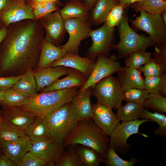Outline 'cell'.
Masks as SVG:
<instances>
[{
	"mask_svg": "<svg viewBox=\"0 0 166 166\" xmlns=\"http://www.w3.org/2000/svg\"><path fill=\"white\" fill-rule=\"evenodd\" d=\"M118 2L117 0H97L89 13V20L92 25H98L104 22L110 11Z\"/></svg>",
	"mask_w": 166,
	"mask_h": 166,
	"instance_id": "d4e9b609",
	"label": "cell"
},
{
	"mask_svg": "<svg viewBox=\"0 0 166 166\" xmlns=\"http://www.w3.org/2000/svg\"><path fill=\"white\" fill-rule=\"evenodd\" d=\"M45 31L38 20L25 19L10 24L0 44V76L22 75L36 69Z\"/></svg>",
	"mask_w": 166,
	"mask_h": 166,
	"instance_id": "6da1fadb",
	"label": "cell"
},
{
	"mask_svg": "<svg viewBox=\"0 0 166 166\" xmlns=\"http://www.w3.org/2000/svg\"><path fill=\"white\" fill-rule=\"evenodd\" d=\"M93 120L107 135L109 136L120 123V120L112 109L103 104L96 103L92 105Z\"/></svg>",
	"mask_w": 166,
	"mask_h": 166,
	"instance_id": "9a60e30c",
	"label": "cell"
},
{
	"mask_svg": "<svg viewBox=\"0 0 166 166\" xmlns=\"http://www.w3.org/2000/svg\"><path fill=\"white\" fill-rule=\"evenodd\" d=\"M44 119L51 138L63 145L79 121L76 110L71 102L50 113Z\"/></svg>",
	"mask_w": 166,
	"mask_h": 166,
	"instance_id": "277c9868",
	"label": "cell"
},
{
	"mask_svg": "<svg viewBox=\"0 0 166 166\" xmlns=\"http://www.w3.org/2000/svg\"><path fill=\"white\" fill-rule=\"evenodd\" d=\"M142 118L152 121L158 124L159 127L154 130V134L163 137L166 136V117L164 114L152 113L144 108Z\"/></svg>",
	"mask_w": 166,
	"mask_h": 166,
	"instance_id": "74e56055",
	"label": "cell"
},
{
	"mask_svg": "<svg viewBox=\"0 0 166 166\" xmlns=\"http://www.w3.org/2000/svg\"><path fill=\"white\" fill-rule=\"evenodd\" d=\"M90 11L84 2L76 0L66 2L60 10V14L64 20L69 18L89 19Z\"/></svg>",
	"mask_w": 166,
	"mask_h": 166,
	"instance_id": "cb8c5ba5",
	"label": "cell"
},
{
	"mask_svg": "<svg viewBox=\"0 0 166 166\" xmlns=\"http://www.w3.org/2000/svg\"><path fill=\"white\" fill-rule=\"evenodd\" d=\"M0 166H16V164L7 156L0 153Z\"/></svg>",
	"mask_w": 166,
	"mask_h": 166,
	"instance_id": "bcb514c9",
	"label": "cell"
},
{
	"mask_svg": "<svg viewBox=\"0 0 166 166\" xmlns=\"http://www.w3.org/2000/svg\"><path fill=\"white\" fill-rule=\"evenodd\" d=\"M117 26L120 41L114 45L113 48L118 53L117 60L126 57L134 51L145 49L149 46L155 45L149 36L138 34L134 31L130 26L127 17L125 15Z\"/></svg>",
	"mask_w": 166,
	"mask_h": 166,
	"instance_id": "5b68a950",
	"label": "cell"
},
{
	"mask_svg": "<svg viewBox=\"0 0 166 166\" xmlns=\"http://www.w3.org/2000/svg\"><path fill=\"white\" fill-rule=\"evenodd\" d=\"M95 62L94 59L67 53L63 57L53 62L50 66H61L75 69L82 73L87 79L94 68Z\"/></svg>",
	"mask_w": 166,
	"mask_h": 166,
	"instance_id": "2e32d148",
	"label": "cell"
},
{
	"mask_svg": "<svg viewBox=\"0 0 166 166\" xmlns=\"http://www.w3.org/2000/svg\"><path fill=\"white\" fill-rule=\"evenodd\" d=\"M144 89L149 93L166 96V73L160 76L145 77Z\"/></svg>",
	"mask_w": 166,
	"mask_h": 166,
	"instance_id": "e575fe53",
	"label": "cell"
},
{
	"mask_svg": "<svg viewBox=\"0 0 166 166\" xmlns=\"http://www.w3.org/2000/svg\"><path fill=\"white\" fill-rule=\"evenodd\" d=\"M25 2H26L28 1L29 0H23ZM35 0V1H42V2H49V1H52V2H56L57 5H58L59 7H60V6H64V4H63V3L61 2V0Z\"/></svg>",
	"mask_w": 166,
	"mask_h": 166,
	"instance_id": "681fc988",
	"label": "cell"
},
{
	"mask_svg": "<svg viewBox=\"0 0 166 166\" xmlns=\"http://www.w3.org/2000/svg\"><path fill=\"white\" fill-rule=\"evenodd\" d=\"M161 17L163 21L166 25V10L164 11L161 13Z\"/></svg>",
	"mask_w": 166,
	"mask_h": 166,
	"instance_id": "f5cc1de1",
	"label": "cell"
},
{
	"mask_svg": "<svg viewBox=\"0 0 166 166\" xmlns=\"http://www.w3.org/2000/svg\"><path fill=\"white\" fill-rule=\"evenodd\" d=\"M79 88L36 93L30 97L27 103L21 107L38 116L44 117L65 104L71 102Z\"/></svg>",
	"mask_w": 166,
	"mask_h": 166,
	"instance_id": "3957f363",
	"label": "cell"
},
{
	"mask_svg": "<svg viewBox=\"0 0 166 166\" xmlns=\"http://www.w3.org/2000/svg\"><path fill=\"white\" fill-rule=\"evenodd\" d=\"M4 97V100L0 103L3 109L21 107L27 103L30 98L12 87L5 91Z\"/></svg>",
	"mask_w": 166,
	"mask_h": 166,
	"instance_id": "4dcf8cb0",
	"label": "cell"
},
{
	"mask_svg": "<svg viewBox=\"0 0 166 166\" xmlns=\"http://www.w3.org/2000/svg\"><path fill=\"white\" fill-rule=\"evenodd\" d=\"M55 166H84L77 152L76 145L65 146L60 156L55 162Z\"/></svg>",
	"mask_w": 166,
	"mask_h": 166,
	"instance_id": "f546056e",
	"label": "cell"
},
{
	"mask_svg": "<svg viewBox=\"0 0 166 166\" xmlns=\"http://www.w3.org/2000/svg\"><path fill=\"white\" fill-rule=\"evenodd\" d=\"M142 0H131V4L134 3L135 2L140 1Z\"/></svg>",
	"mask_w": 166,
	"mask_h": 166,
	"instance_id": "11a10c76",
	"label": "cell"
},
{
	"mask_svg": "<svg viewBox=\"0 0 166 166\" xmlns=\"http://www.w3.org/2000/svg\"><path fill=\"white\" fill-rule=\"evenodd\" d=\"M26 135L25 132L2 118L0 120V144L12 141Z\"/></svg>",
	"mask_w": 166,
	"mask_h": 166,
	"instance_id": "1f68e13d",
	"label": "cell"
},
{
	"mask_svg": "<svg viewBox=\"0 0 166 166\" xmlns=\"http://www.w3.org/2000/svg\"><path fill=\"white\" fill-rule=\"evenodd\" d=\"M139 160L134 157L131 158L128 161L124 160L113 148L109 147L104 162L107 166H133Z\"/></svg>",
	"mask_w": 166,
	"mask_h": 166,
	"instance_id": "f35d334b",
	"label": "cell"
},
{
	"mask_svg": "<svg viewBox=\"0 0 166 166\" xmlns=\"http://www.w3.org/2000/svg\"><path fill=\"white\" fill-rule=\"evenodd\" d=\"M152 58L166 68V42L154 45Z\"/></svg>",
	"mask_w": 166,
	"mask_h": 166,
	"instance_id": "ee69618b",
	"label": "cell"
},
{
	"mask_svg": "<svg viewBox=\"0 0 166 166\" xmlns=\"http://www.w3.org/2000/svg\"><path fill=\"white\" fill-rule=\"evenodd\" d=\"M64 21L69 39L64 45L58 46L64 49L67 53L79 55L81 42L89 37L92 25L89 19L69 18Z\"/></svg>",
	"mask_w": 166,
	"mask_h": 166,
	"instance_id": "30bf717a",
	"label": "cell"
},
{
	"mask_svg": "<svg viewBox=\"0 0 166 166\" xmlns=\"http://www.w3.org/2000/svg\"><path fill=\"white\" fill-rule=\"evenodd\" d=\"M143 108L154 112L166 113V97L159 93H150L142 105Z\"/></svg>",
	"mask_w": 166,
	"mask_h": 166,
	"instance_id": "8d00e7d4",
	"label": "cell"
},
{
	"mask_svg": "<svg viewBox=\"0 0 166 166\" xmlns=\"http://www.w3.org/2000/svg\"><path fill=\"white\" fill-rule=\"evenodd\" d=\"M163 0V1H166V0Z\"/></svg>",
	"mask_w": 166,
	"mask_h": 166,
	"instance_id": "94428289",
	"label": "cell"
},
{
	"mask_svg": "<svg viewBox=\"0 0 166 166\" xmlns=\"http://www.w3.org/2000/svg\"><path fill=\"white\" fill-rule=\"evenodd\" d=\"M5 92V91H0V103L4 100Z\"/></svg>",
	"mask_w": 166,
	"mask_h": 166,
	"instance_id": "db71d44e",
	"label": "cell"
},
{
	"mask_svg": "<svg viewBox=\"0 0 166 166\" xmlns=\"http://www.w3.org/2000/svg\"><path fill=\"white\" fill-rule=\"evenodd\" d=\"M149 121H151L142 119L119 123L109 136V147L113 148L117 152L123 155L126 154L131 149V145L127 142L130 136L138 134L145 137H148L144 134L140 133L138 130L142 124Z\"/></svg>",
	"mask_w": 166,
	"mask_h": 166,
	"instance_id": "52a82bcc",
	"label": "cell"
},
{
	"mask_svg": "<svg viewBox=\"0 0 166 166\" xmlns=\"http://www.w3.org/2000/svg\"><path fill=\"white\" fill-rule=\"evenodd\" d=\"M119 4L126 6L131 4V0H117Z\"/></svg>",
	"mask_w": 166,
	"mask_h": 166,
	"instance_id": "816d5d0a",
	"label": "cell"
},
{
	"mask_svg": "<svg viewBox=\"0 0 166 166\" xmlns=\"http://www.w3.org/2000/svg\"><path fill=\"white\" fill-rule=\"evenodd\" d=\"M151 55V52L144 49L134 51L126 57L124 61L125 66L138 69L149 61Z\"/></svg>",
	"mask_w": 166,
	"mask_h": 166,
	"instance_id": "d590c367",
	"label": "cell"
},
{
	"mask_svg": "<svg viewBox=\"0 0 166 166\" xmlns=\"http://www.w3.org/2000/svg\"><path fill=\"white\" fill-rule=\"evenodd\" d=\"M71 68L61 66L49 67L40 70L33 71L36 84V91L41 92L61 77L68 75Z\"/></svg>",
	"mask_w": 166,
	"mask_h": 166,
	"instance_id": "e0dca14e",
	"label": "cell"
},
{
	"mask_svg": "<svg viewBox=\"0 0 166 166\" xmlns=\"http://www.w3.org/2000/svg\"><path fill=\"white\" fill-rule=\"evenodd\" d=\"M133 3V8L137 12L142 11L155 15L166 10V1L163 0H142Z\"/></svg>",
	"mask_w": 166,
	"mask_h": 166,
	"instance_id": "836d02e7",
	"label": "cell"
},
{
	"mask_svg": "<svg viewBox=\"0 0 166 166\" xmlns=\"http://www.w3.org/2000/svg\"><path fill=\"white\" fill-rule=\"evenodd\" d=\"M124 92L118 78L111 75L97 82L92 88L91 94L97 102L117 109L122 106Z\"/></svg>",
	"mask_w": 166,
	"mask_h": 166,
	"instance_id": "8992f818",
	"label": "cell"
},
{
	"mask_svg": "<svg viewBox=\"0 0 166 166\" xmlns=\"http://www.w3.org/2000/svg\"><path fill=\"white\" fill-rule=\"evenodd\" d=\"M9 0H0V14L4 9Z\"/></svg>",
	"mask_w": 166,
	"mask_h": 166,
	"instance_id": "f907efd6",
	"label": "cell"
},
{
	"mask_svg": "<svg viewBox=\"0 0 166 166\" xmlns=\"http://www.w3.org/2000/svg\"><path fill=\"white\" fill-rule=\"evenodd\" d=\"M17 166H49L47 162L29 151L22 157Z\"/></svg>",
	"mask_w": 166,
	"mask_h": 166,
	"instance_id": "7bdbcfd3",
	"label": "cell"
},
{
	"mask_svg": "<svg viewBox=\"0 0 166 166\" xmlns=\"http://www.w3.org/2000/svg\"><path fill=\"white\" fill-rule=\"evenodd\" d=\"M121 67L117 57L112 54L109 57L100 55L97 57L94 68L84 85L78 90L81 92L89 87L93 88L101 79L112 75Z\"/></svg>",
	"mask_w": 166,
	"mask_h": 166,
	"instance_id": "8fae6325",
	"label": "cell"
},
{
	"mask_svg": "<svg viewBox=\"0 0 166 166\" xmlns=\"http://www.w3.org/2000/svg\"><path fill=\"white\" fill-rule=\"evenodd\" d=\"M22 75L18 76L0 77V91H6L11 88L21 77Z\"/></svg>",
	"mask_w": 166,
	"mask_h": 166,
	"instance_id": "f6af8a7d",
	"label": "cell"
},
{
	"mask_svg": "<svg viewBox=\"0 0 166 166\" xmlns=\"http://www.w3.org/2000/svg\"><path fill=\"white\" fill-rule=\"evenodd\" d=\"M3 25L0 21V29L3 26Z\"/></svg>",
	"mask_w": 166,
	"mask_h": 166,
	"instance_id": "6f0895ef",
	"label": "cell"
},
{
	"mask_svg": "<svg viewBox=\"0 0 166 166\" xmlns=\"http://www.w3.org/2000/svg\"><path fill=\"white\" fill-rule=\"evenodd\" d=\"M149 94L145 89H130L124 92L123 101L142 105Z\"/></svg>",
	"mask_w": 166,
	"mask_h": 166,
	"instance_id": "ab89813d",
	"label": "cell"
},
{
	"mask_svg": "<svg viewBox=\"0 0 166 166\" xmlns=\"http://www.w3.org/2000/svg\"><path fill=\"white\" fill-rule=\"evenodd\" d=\"M11 87L22 94L30 97L37 93L33 71L31 69L27 70Z\"/></svg>",
	"mask_w": 166,
	"mask_h": 166,
	"instance_id": "4316f807",
	"label": "cell"
},
{
	"mask_svg": "<svg viewBox=\"0 0 166 166\" xmlns=\"http://www.w3.org/2000/svg\"><path fill=\"white\" fill-rule=\"evenodd\" d=\"M138 69L143 72L145 77L160 76L166 73V68L152 57L149 61Z\"/></svg>",
	"mask_w": 166,
	"mask_h": 166,
	"instance_id": "60d3db41",
	"label": "cell"
},
{
	"mask_svg": "<svg viewBox=\"0 0 166 166\" xmlns=\"http://www.w3.org/2000/svg\"><path fill=\"white\" fill-rule=\"evenodd\" d=\"M34 19L30 7L23 0H9L0 14V21L4 26L25 19Z\"/></svg>",
	"mask_w": 166,
	"mask_h": 166,
	"instance_id": "5bb4252c",
	"label": "cell"
},
{
	"mask_svg": "<svg viewBox=\"0 0 166 166\" xmlns=\"http://www.w3.org/2000/svg\"><path fill=\"white\" fill-rule=\"evenodd\" d=\"M8 32V27L3 26L0 29V44L6 36Z\"/></svg>",
	"mask_w": 166,
	"mask_h": 166,
	"instance_id": "7dc6e473",
	"label": "cell"
},
{
	"mask_svg": "<svg viewBox=\"0 0 166 166\" xmlns=\"http://www.w3.org/2000/svg\"><path fill=\"white\" fill-rule=\"evenodd\" d=\"M31 8L34 19L38 20L57 10L59 7L54 2H42L29 0L26 2Z\"/></svg>",
	"mask_w": 166,
	"mask_h": 166,
	"instance_id": "d6a6232c",
	"label": "cell"
},
{
	"mask_svg": "<svg viewBox=\"0 0 166 166\" xmlns=\"http://www.w3.org/2000/svg\"><path fill=\"white\" fill-rule=\"evenodd\" d=\"M139 70L125 66L117 72L118 79L124 92L131 88L144 89V80Z\"/></svg>",
	"mask_w": 166,
	"mask_h": 166,
	"instance_id": "7402d4cb",
	"label": "cell"
},
{
	"mask_svg": "<svg viewBox=\"0 0 166 166\" xmlns=\"http://www.w3.org/2000/svg\"><path fill=\"white\" fill-rule=\"evenodd\" d=\"M13 0L18 1V0Z\"/></svg>",
	"mask_w": 166,
	"mask_h": 166,
	"instance_id": "91938a15",
	"label": "cell"
},
{
	"mask_svg": "<svg viewBox=\"0 0 166 166\" xmlns=\"http://www.w3.org/2000/svg\"><path fill=\"white\" fill-rule=\"evenodd\" d=\"M31 140L26 135L15 140L0 144L2 153L7 156L16 165L22 157L32 146Z\"/></svg>",
	"mask_w": 166,
	"mask_h": 166,
	"instance_id": "ac0fdd59",
	"label": "cell"
},
{
	"mask_svg": "<svg viewBox=\"0 0 166 166\" xmlns=\"http://www.w3.org/2000/svg\"><path fill=\"white\" fill-rule=\"evenodd\" d=\"M63 0L64 1H66V2L70 1H72V0H76V1H80L81 2H84L85 0Z\"/></svg>",
	"mask_w": 166,
	"mask_h": 166,
	"instance_id": "9f6ffc18",
	"label": "cell"
},
{
	"mask_svg": "<svg viewBox=\"0 0 166 166\" xmlns=\"http://www.w3.org/2000/svg\"><path fill=\"white\" fill-rule=\"evenodd\" d=\"M44 118L37 116L26 131L31 141L38 142L51 137Z\"/></svg>",
	"mask_w": 166,
	"mask_h": 166,
	"instance_id": "484cf974",
	"label": "cell"
},
{
	"mask_svg": "<svg viewBox=\"0 0 166 166\" xmlns=\"http://www.w3.org/2000/svg\"><path fill=\"white\" fill-rule=\"evenodd\" d=\"M40 50L39 59L36 70L49 67L53 62L63 57L67 53L64 49L51 44L47 41L45 37L41 42Z\"/></svg>",
	"mask_w": 166,
	"mask_h": 166,
	"instance_id": "ffe728a7",
	"label": "cell"
},
{
	"mask_svg": "<svg viewBox=\"0 0 166 166\" xmlns=\"http://www.w3.org/2000/svg\"><path fill=\"white\" fill-rule=\"evenodd\" d=\"M95 123L93 119L79 121L75 129L65 140L64 145L81 144L97 151L105 159L109 147V138Z\"/></svg>",
	"mask_w": 166,
	"mask_h": 166,
	"instance_id": "7a4b0ae2",
	"label": "cell"
},
{
	"mask_svg": "<svg viewBox=\"0 0 166 166\" xmlns=\"http://www.w3.org/2000/svg\"><path fill=\"white\" fill-rule=\"evenodd\" d=\"M60 10L59 8L54 12L38 20L41 26L45 30V39L57 46L63 40L66 32Z\"/></svg>",
	"mask_w": 166,
	"mask_h": 166,
	"instance_id": "7c38bea8",
	"label": "cell"
},
{
	"mask_svg": "<svg viewBox=\"0 0 166 166\" xmlns=\"http://www.w3.org/2000/svg\"><path fill=\"white\" fill-rule=\"evenodd\" d=\"M140 12V15L131 21L134 26L148 34L155 45L166 42V25L161 14L152 15L142 11Z\"/></svg>",
	"mask_w": 166,
	"mask_h": 166,
	"instance_id": "ba28073f",
	"label": "cell"
},
{
	"mask_svg": "<svg viewBox=\"0 0 166 166\" xmlns=\"http://www.w3.org/2000/svg\"><path fill=\"white\" fill-rule=\"evenodd\" d=\"M87 79L81 72L71 68L67 76L61 79H57L50 85L44 88L41 92H46L75 87L81 88Z\"/></svg>",
	"mask_w": 166,
	"mask_h": 166,
	"instance_id": "44dd1931",
	"label": "cell"
},
{
	"mask_svg": "<svg viewBox=\"0 0 166 166\" xmlns=\"http://www.w3.org/2000/svg\"><path fill=\"white\" fill-rule=\"evenodd\" d=\"M2 118V117L0 116V120H1Z\"/></svg>",
	"mask_w": 166,
	"mask_h": 166,
	"instance_id": "680465c9",
	"label": "cell"
},
{
	"mask_svg": "<svg viewBox=\"0 0 166 166\" xmlns=\"http://www.w3.org/2000/svg\"><path fill=\"white\" fill-rule=\"evenodd\" d=\"M89 36L92 42L89 48L86 57L94 59L100 55L109 57L114 42V27L108 26L105 22L101 27L91 30Z\"/></svg>",
	"mask_w": 166,
	"mask_h": 166,
	"instance_id": "9c48e42d",
	"label": "cell"
},
{
	"mask_svg": "<svg viewBox=\"0 0 166 166\" xmlns=\"http://www.w3.org/2000/svg\"><path fill=\"white\" fill-rule=\"evenodd\" d=\"M32 146L29 151L47 162L49 166H53L65 148L51 137L38 142L31 141Z\"/></svg>",
	"mask_w": 166,
	"mask_h": 166,
	"instance_id": "4fadbf2b",
	"label": "cell"
},
{
	"mask_svg": "<svg viewBox=\"0 0 166 166\" xmlns=\"http://www.w3.org/2000/svg\"><path fill=\"white\" fill-rule=\"evenodd\" d=\"M97 0H85L84 3L90 11L93 8Z\"/></svg>",
	"mask_w": 166,
	"mask_h": 166,
	"instance_id": "c3c4849f",
	"label": "cell"
},
{
	"mask_svg": "<svg viewBox=\"0 0 166 166\" xmlns=\"http://www.w3.org/2000/svg\"><path fill=\"white\" fill-rule=\"evenodd\" d=\"M77 152L85 166H99L105 162L99 153L94 149L81 144H76Z\"/></svg>",
	"mask_w": 166,
	"mask_h": 166,
	"instance_id": "f1b7e54d",
	"label": "cell"
},
{
	"mask_svg": "<svg viewBox=\"0 0 166 166\" xmlns=\"http://www.w3.org/2000/svg\"><path fill=\"white\" fill-rule=\"evenodd\" d=\"M143 109L142 105L127 102L117 109L116 115L122 122L139 120L142 118Z\"/></svg>",
	"mask_w": 166,
	"mask_h": 166,
	"instance_id": "83f0119b",
	"label": "cell"
},
{
	"mask_svg": "<svg viewBox=\"0 0 166 166\" xmlns=\"http://www.w3.org/2000/svg\"><path fill=\"white\" fill-rule=\"evenodd\" d=\"M0 116L25 132L38 116L21 107L2 109L0 110Z\"/></svg>",
	"mask_w": 166,
	"mask_h": 166,
	"instance_id": "d6986e66",
	"label": "cell"
},
{
	"mask_svg": "<svg viewBox=\"0 0 166 166\" xmlns=\"http://www.w3.org/2000/svg\"><path fill=\"white\" fill-rule=\"evenodd\" d=\"M125 7V6L119 3L112 9L105 22L108 26L114 27L118 25L124 16Z\"/></svg>",
	"mask_w": 166,
	"mask_h": 166,
	"instance_id": "b9f144b4",
	"label": "cell"
},
{
	"mask_svg": "<svg viewBox=\"0 0 166 166\" xmlns=\"http://www.w3.org/2000/svg\"><path fill=\"white\" fill-rule=\"evenodd\" d=\"M92 87H89L84 91L79 92L71 101L77 113L79 121L93 119L92 105L90 101Z\"/></svg>",
	"mask_w": 166,
	"mask_h": 166,
	"instance_id": "603a6c76",
	"label": "cell"
}]
</instances>
